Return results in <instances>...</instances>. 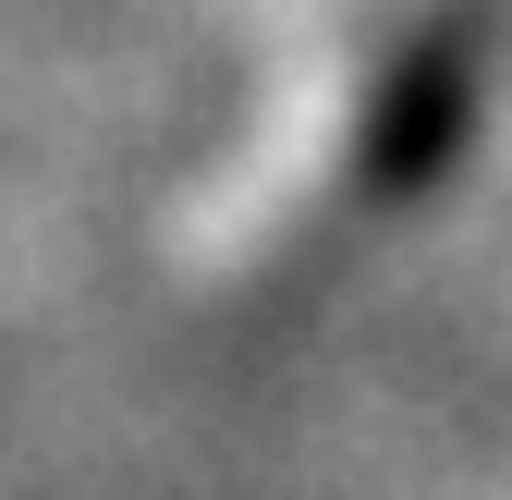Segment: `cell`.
Masks as SVG:
<instances>
[{
	"instance_id": "6da1fadb",
	"label": "cell",
	"mask_w": 512,
	"mask_h": 500,
	"mask_svg": "<svg viewBox=\"0 0 512 500\" xmlns=\"http://www.w3.org/2000/svg\"><path fill=\"white\" fill-rule=\"evenodd\" d=\"M488 61V0H317L256 122L220 147L183 269L208 293H269L330 269L354 232L415 208L452 159Z\"/></svg>"
}]
</instances>
